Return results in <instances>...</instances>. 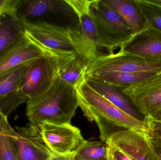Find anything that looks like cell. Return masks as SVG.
I'll list each match as a JSON object with an SVG mask.
<instances>
[{
    "mask_svg": "<svg viewBox=\"0 0 161 160\" xmlns=\"http://www.w3.org/2000/svg\"><path fill=\"white\" fill-rule=\"evenodd\" d=\"M86 76L75 86L78 105L88 120L97 124L102 142H106L116 128L146 132L144 120L132 117L107 100L88 84Z\"/></svg>",
    "mask_w": 161,
    "mask_h": 160,
    "instance_id": "1",
    "label": "cell"
},
{
    "mask_svg": "<svg viewBox=\"0 0 161 160\" xmlns=\"http://www.w3.org/2000/svg\"><path fill=\"white\" fill-rule=\"evenodd\" d=\"M78 107L75 87L58 75L44 93L27 101L26 116L30 124L34 125L44 122L69 124Z\"/></svg>",
    "mask_w": 161,
    "mask_h": 160,
    "instance_id": "2",
    "label": "cell"
},
{
    "mask_svg": "<svg viewBox=\"0 0 161 160\" xmlns=\"http://www.w3.org/2000/svg\"><path fill=\"white\" fill-rule=\"evenodd\" d=\"M19 20L25 34L52 57L79 53L91 62L97 56L83 38L79 28L61 27L44 21Z\"/></svg>",
    "mask_w": 161,
    "mask_h": 160,
    "instance_id": "3",
    "label": "cell"
},
{
    "mask_svg": "<svg viewBox=\"0 0 161 160\" xmlns=\"http://www.w3.org/2000/svg\"><path fill=\"white\" fill-rule=\"evenodd\" d=\"M91 9L96 29L98 48L113 54L122 49L132 36L131 30L125 21L103 0H92Z\"/></svg>",
    "mask_w": 161,
    "mask_h": 160,
    "instance_id": "4",
    "label": "cell"
},
{
    "mask_svg": "<svg viewBox=\"0 0 161 160\" xmlns=\"http://www.w3.org/2000/svg\"><path fill=\"white\" fill-rule=\"evenodd\" d=\"M161 71V57H145L119 50L113 54H99L89 65L86 75L106 71L156 73Z\"/></svg>",
    "mask_w": 161,
    "mask_h": 160,
    "instance_id": "5",
    "label": "cell"
},
{
    "mask_svg": "<svg viewBox=\"0 0 161 160\" xmlns=\"http://www.w3.org/2000/svg\"><path fill=\"white\" fill-rule=\"evenodd\" d=\"M144 119L161 117V71L122 89Z\"/></svg>",
    "mask_w": 161,
    "mask_h": 160,
    "instance_id": "6",
    "label": "cell"
},
{
    "mask_svg": "<svg viewBox=\"0 0 161 160\" xmlns=\"http://www.w3.org/2000/svg\"><path fill=\"white\" fill-rule=\"evenodd\" d=\"M57 76L53 57L47 56L36 59L26 66L19 91L28 100L33 99L44 93Z\"/></svg>",
    "mask_w": 161,
    "mask_h": 160,
    "instance_id": "7",
    "label": "cell"
},
{
    "mask_svg": "<svg viewBox=\"0 0 161 160\" xmlns=\"http://www.w3.org/2000/svg\"><path fill=\"white\" fill-rule=\"evenodd\" d=\"M38 125L44 142L51 151L58 155H74L87 141L80 129L71 124L44 122Z\"/></svg>",
    "mask_w": 161,
    "mask_h": 160,
    "instance_id": "8",
    "label": "cell"
},
{
    "mask_svg": "<svg viewBox=\"0 0 161 160\" xmlns=\"http://www.w3.org/2000/svg\"><path fill=\"white\" fill-rule=\"evenodd\" d=\"M14 141L19 160H50L53 153L44 142L38 125L16 127Z\"/></svg>",
    "mask_w": 161,
    "mask_h": 160,
    "instance_id": "9",
    "label": "cell"
},
{
    "mask_svg": "<svg viewBox=\"0 0 161 160\" xmlns=\"http://www.w3.org/2000/svg\"><path fill=\"white\" fill-rule=\"evenodd\" d=\"M106 143L131 160H155L144 132L119 130L112 133Z\"/></svg>",
    "mask_w": 161,
    "mask_h": 160,
    "instance_id": "10",
    "label": "cell"
},
{
    "mask_svg": "<svg viewBox=\"0 0 161 160\" xmlns=\"http://www.w3.org/2000/svg\"><path fill=\"white\" fill-rule=\"evenodd\" d=\"M50 56L26 34L0 57V76L36 59Z\"/></svg>",
    "mask_w": 161,
    "mask_h": 160,
    "instance_id": "11",
    "label": "cell"
},
{
    "mask_svg": "<svg viewBox=\"0 0 161 160\" xmlns=\"http://www.w3.org/2000/svg\"><path fill=\"white\" fill-rule=\"evenodd\" d=\"M29 64V63H28ZM26 65L0 76V111L10 114L28 99L19 91Z\"/></svg>",
    "mask_w": 161,
    "mask_h": 160,
    "instance_id": "12",
    "label": "cell"
},
{
    "mask_svg": "<svg viewBox=\"0 0 161 160\" xmlns=\"http://www.w3.org/2000/svg\"><path fill=\"white\" fill-rule=\"evenodd\" d=\"M120 50L142 57H161V31L145 22L142 30L132 35Z\"/></svg>",
    "mask_w": 161,
    "mask_h": 160,
    "instance_id": "13",
    "label": "cell"
},
{
    "mask_svg": "<svg viewBox=\"0 0 161 160\" xmlns=\"http://www.w3.org/2000/svg\"><path fill=\"white\" fill-rule=\"evenodd\" d=\"M53 57L55 61L58 76L74 86L86 75L91 62L86 55L79 53L66 54Z\"/></svg>",
    "mask_w": 161,
    "mask_h": 160,
    "instance_id": "14",
    "label": "cell"
},
{
    "mask_svg": "<svg viewBox=\"0 0 161 160\" xmlns=\"http://www.w3.org/2000/svg\"><path fill=\"white\" fill-rule=\"evenodd\" d=\"M78 18L79 30L93 52L98 54L96 29L91 9V1L65 0Z\"/></svg>",
    "mask_w": 161,
    "mask_h": 160,
    "instance_id": "15",
    "label": "cell"
},
{
    "mask_svg": "<svg viewBox=\"0 0 161 160\" xmlns=\"http://www.w3.org/2000/svg\"><path fill=\"white\" fill-rule=\"evenodd\" d=\"M69 8L65 0H19L16 13L19 20L32 21L50 12L65 13Z\"/></svg>",
    "mask_w": 161,
    "mask_h": 160,
    "instance_id": "16",
    "label": "cell"
},
{
    "mask_svg": "<svg viewBox=\"0 0 161 160\" xmlns=\"http://www.w3.org/2000/svg\"><path fill=\"white\" fill-rule=\"evenodd\" d=\"M88 84L98 94L123 111L138 119H142L131 101L121 88L86 77Z\"/></svg>",
    "mask_w": 161,
    "mask_h": 160,
    "instance_id": "17",
    "label": "cell"
},
{
    "mask_svg": "<svg viewBox=\"0 0 161 160\" xmlns=\"http://www.w3.org/2000/svg\"><path fill=\"white\" fill-rule=\"evenodd\" d=\"M16 9L0 16V57L25 34Z\"/></svg>",
    "mask_w": 161,
    "mask_h": 160,
    "instance_id": "18",
    "label": "cell"
},
{
    "mask_svg": "<svg viewBox=\"0 0 161 160\" xmlns=\"http://www.w3.org/2000/svg\"><path fill=\"white\" fill-rule=\"evenodd\" d=\"M103 2L120 15L130 28L132 35L144 27L145 22L135 0H103Z\"/></svg>",
    "mask_w": 161,
    "mask_h": 160,
    "instance_id": "19",
    "label": "cell"
},
{
    "mask_svg": "<svg viewBox=\"0 0 161 160\" xmlns=\"http://www.w3.org/2000/svg\"><path fill=\"white\" fill-rule=\"evenodd\" d=\"M156 73L106 71L93 73L86 77L123 89L153 77Z\"/></svg>",
    "mask_w": 161,
    "mask_h": 160,
    "instance_id": "20",
    "label": "cell"
},
{
    "mask_svg": "<svg viewBox=\"0 0 161 160\" xmlns=\"http://www.w3.org/2000/svg\"><path fill=\"white\" fill-rule=\"evenodd\" d=\"M15 132L7 116L0 111V160H19L14 141Z\"/></svg>",
    "mask_w": 161,
    "mask_h": 160,
    "instance_id": "21",
    "label": "cell"
},
{
    "mask_svg": "<svg viewBox=\"0 0 161 160\" xmlns=\"http://www.w3.org/2000/svg\"><path fill=\"white\" fill-rule=\"evenodd\" d=\"M108 145L100 141L86 142L74 155V160H108Z\"/></svg>",
    "mask_w": 161,
    "mask_h": 160,
    "instance_id": "22",
    "label": "cell"
},
{
    "mask_svg": "<svg viewBox=\"0 0 161 160\" xmlns=\"http://www.w3.org/2000/svg\"><path fill=\"white\" fill-rule=\"evenodd\" d=\"M135 2L145 22L161 31V8L144 0H135Z\"/></svg>",
    "mask_w": 161,
    "mask_h": 160,
    "instance_id": "23",
    "label": "cell"
},
{
    "mask_svg": "<svg viewBox=\"0 0 161 160\" xmlns=\"http://www.w3.org/2000/svg\"><path fill=\"white\" fill-rule=\"evenodd\" d=\"M146 124L147 135L149 138L161 142V117L144 119Z\"/></svg>",
    "mask_w": 161,
    "mask_h": 160,
    "instance_id": "24",
    "label": "cell"
},
{
    "mask_svg": "<svg viewBox=\"0 0 161 160\" xmlns=\"http://www.w3.org/2000/svg\"><path fill=\"white\" fill-rule=\"evenodd\" d=\"M147 138L154 159L155 160H161V142L149 138L147 135Z\"/></svg>",
    "mask_w": 161,
    "mask_h": 160,
    "instance_id": "25",
    "label": "cell"
},
{
    "mask_svg": "<svg viewBox=\"0 0 161 160\" xmlns=\"http://www.w3.org/2000/svg\"><path fill=\"white\" fill-rule=\"evenodd\" d=\"M19 0H0V16L3 13L17 8Z\"/></svg>",
    "mask_w": 161,
    "mask_h": 160,
    "instance_id": "26",
    "label": "cell"
},
{
    "mask_svg": "<svg viewBox=\"0 0 161 160\" xmlns=\"http://www.w3.org/2000/svg\"><path fill=\"white\" fill-rule=\"evenodd\" d=\"M74 155H60L53 153L50 160H74Z\"/></svg>",
    "mask_w": 161,
    "mask_h": 160,
    "instance_id": "27",
    "label": "cell"
},
{
    "mask_svg": "<svg viewBox=\"0 0 161 160\" xmlns=\"http://www.w3.org/2000/svg\"><path fill=\"white\" fill-rule=\"evenodd\" d=\"M111 148L117 160H131L127 156H126L125 154H123L119 150L114 149L112 147H111Z\"/></svg>",
    "mask_w": 161,
    "mask_h": 160,
    "instance_id": "28",
    "label": "cell"
},
{
    "mask_svg": "<svg viewBox=\"0 0 161 160\" xmlns=\"http://www.w3.org/2000/svg\"><path fill=\"white\" fill-rule=\"evenodd\" d=\"M146 3L161 8V0H144Z\"/></svg>",
    "mask_w": 161,
    "mask_h": 160,
    "instance_id": "29",
    "label": "cell"
},
{
    "mask_svg": "<svg viewBox=\"0 0 161 160\" xmlns=\"http://www.w3.org/2000/svg\"><path fill=\"white\" fill-rule=\"evenodd\" d=\"M108 160H117L114 156L110 147L108 145Z\"/></svg>",
    "mask_w": 161,
    "mask_h": 160,
    "instance_id": "30",
    "label": "cell"
}]
</instances>
